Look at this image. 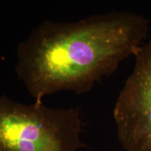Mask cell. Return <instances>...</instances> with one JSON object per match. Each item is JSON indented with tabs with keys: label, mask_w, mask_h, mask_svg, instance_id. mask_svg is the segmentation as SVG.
Returning a JSON list of instances; mask_svg holds the SVG:
<instances>
[{
	"label": "cell",
	"mask_w": 151,
	"mask_h": 151,
	"mask_svg": "<svg viewBox=\"0 0 151 151\" xmlns=\"http://www.w3.org/2000/svg\"><path fill=\"white\" fill-rule=\"evenodd\" d=\"M148 23L125 11L76 22L46 20L18 44L17 75L37 104L62 90L86 93L122 60L137 54Z\"/></svg>",
	"instance_id": "6da1fadb"
},
{
	"label": "cell",
	"mask_w": 151,
	"mask_h": 151,
	"mask_svg": "<svg viewBox=\"0 0 151 151\" xmlns=\"http://www.w3.org/2000/svg\"><path fill=\"white\" fill-rule=\"evenodd\" d=\"M82 121L73 108L26 105L0 97V151H76Z\"/></svg>",
	"instance_id": "7a4b0ae2"
},
{
	"label": "cell",
	"mask_w": 151,
	"mask_h": 151,
	"mask_svg": "<svg viewBox=\"0 0 151 151\" xmlns=\"http://www.w3.org/2000/svg\"><path fill=\"white\" fill-rule=\"evenodd\" d=\"M133 71L113 111L117 133L126 151H151V39L135 55Z\"/></svg>",
	"instance_id": "3957f363"
}]
</instances>
